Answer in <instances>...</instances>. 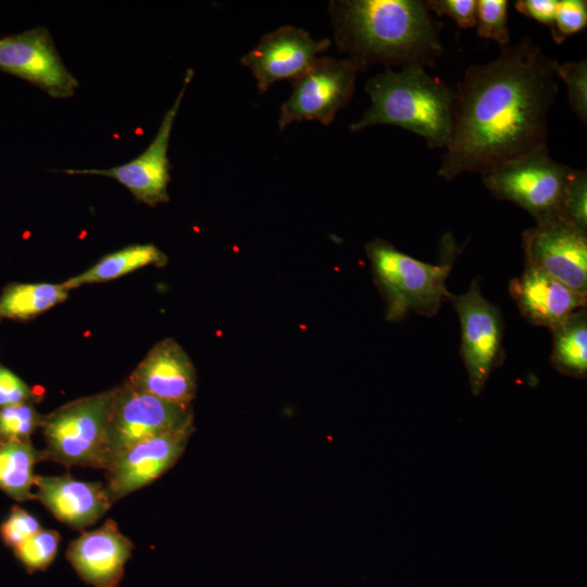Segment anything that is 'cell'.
<instances>
[{"label": "cell", "mask_w": 587, "mask_h": 587, "mask_svg": "<svg viewBox=\"0 0 587 587\" xmlns=\"http://www.w3.org/2000/svg\"><path fill=\"white\" fill-rule=\"evenodd\" d=\"M558 64L532 37H524L501 47L495 60L470 65L454 91L452 128L438 176H483L547 147Z\"/></svg>", "instance_id": "1"}, {"label": "cell", "mask_w": 587, "mask_h": 587, "mask_svg": "<svg viewBox=\"0 0 587 587\" xmlns=\"http://www.w3.org/2000/svg\"><path fill=\"white\" fill-rule=\"evenodd\" d=\"M330 13L338 47L360 71L375 63L425 68L444 53L442 25L425 1H335Z\"/></svg>", "instance_id": "2"}, {"label": "cell", "mask_w": 587, "mask_h": 587, "mask_svg": "<svg viewBox=\"0 0 587 587\" xmlns=\"http://www.w3.org/2000/svg\"><path fill=\"white\" fill-rule=\"evenodd\" d=\"M365 90L371 105L350 125L359 132L377 125H391L421 136L432 149H445L449 142L455 92L422 66L400 71L387 68L370 78Z\"/></svg>", "instance_id": "3"}, {"label": "cell", "mask_w": 587, "mask_h": 587, "mask_svg": "<svg viewBox=\"0 0 587 587\" xmlns=\"http://www.w3.org/2000/svg\"><path fill=\"white\" fill-rule=\"evenodd\" d=\"M459 248L449 239L448 253L439 264L420 261L384 239L365 245L373 278L386 301L387 321H399L408 313L432 317L451 292L446 287Z\"/></svg>", "instance_id": "4"}, {"label": "cell", "mask_w": 587, "mask_h": 587, "mask_svg": "<svg viewBox=\"0 0 587 587\" xmlns=\"http://www.w3.org/2000/svg\"><path fill=\"white\" fill-rule=\"evenodd\" d=\"M114 388L71 401L43 416L41 460L66 466L107 467L105 438Z\"/></svg>", "instance_id": "5"}, {"label": "cell", "mask_w": 587, "mask_h": 587, "mask_svg": "<svg viewBox=\"0 0 587 587\" xmlns=\"http://www.w3.org/2000/svg\"><path fill=\"white\" fill-rule=\"evenodd\" d=\"M572 171L554 161L545 147L503 164L482 179L495 198L513 202L540 222L561 215Z\"/></svg>", "instance_id": "6"}, {"label": "cell", "mask_w": 587, "mask_h": 587, "mask_svg": "<svg viewBox=\"0 0 587 587\" xmlns=\"http://www.w3.org/2000/svg\"><path fill=\"white\" fill-rule=\"evenodd\" d=\"M449 300L460 321V357L471 391L479 396L491 372L504 360L503 319L499 308L482 295L478 278L472 280L466 292L451 294Z\"/></svg>", "instance_id": "7"}, {"label": "cell", "mask_w": 587, "mask_h": 587, "mask_svg": "<svg viewBox=\"0 0 587 587\" xmlns=\"http://www.w3.org/2000/svg\"><path fill=\"white\" fill-rule=\"evenodd\" d=\"M193 425L190 405H182L133 389L114 388L107 427V467L125 449L159 434Z\"/></svg>", "instance_id": "8"}, {"label": "cell", "mask_w": 587, "mask_h": 587, "mask_svg": "<svg viewBox=\"0 0 587 587\" xmlns=\"http://www.w3.org/2000/svg\"><path fill=\"white\" fill-rule=\"evenodd\" d=\"M359 66L349 58H317L313 65L294 79L292 91L280 108L278 126L317 121L328 125L354 91Z\"/></svg>", "instance_id": "9"}, {"label": "cell", "mask_w": 587, "mask_h": 587, "mask_svg": "<svg viewBox=\"0 0 587 587\" xmlns=\"http://www.w3.org/2000/svg\"><path fill=\"white\" fill-rule=\"evenodd\" d=\"M525 266L587 295V232L558 216L522 234Z\"/></svg>", "instance_id": "10"}, {"label": "cell", "mask_w": 587, "mask_h": 587, "mask_svg": "<svg viewBox=\"0 0 587 587\" xmlns=\"http://www.w3.org/2000/svg\"><path fill=\"white\" fill-rule=\"evenodd\" d=\"M192 76V70H188L183 86L172 107L165 112L154 138L138 157L110 168L66 170L64 173L112 178L126 187L138 201L150 207L167 202V187L171 182V164L167 155L170 138L175 117Z\"/></svg>", "instance_id": "11"}, {"label": "cell", "mask_w": 587, "mask_h": 587, "mask_svg": "<svg viewBox=\"0 0 587 587\" xmlns=\"http://www.w3.org/2000/svg\"><path fill=\"white\" fill-rule=\"evenodd\" d=\"M0 71L27 80L55 99L73 97L78 87L45 26L0 38Z\"/></svg>", "instance_id": "12"}, {"label": "cell", "mask_w": 587, "mask_h": 587, "mask_svg": "<svg viewBox=\"0 0 587 587\" xmlns=\"http://www.w3.org/2000/svg\"><path fill=\"white\" fill-rule=\"evenodd\" d=\"M193 425L142 439L120 453L105 470L107 491L116 500L138 490L166 471L184 453Z\"/></svg>", "instance_id": "13"}, {"label": "cell", "mask_w": 587, "mask_h": 587, "mask_svg": "<svg viewBox=\"0 0 587 587\" xmlns=\"http://www.w3.org/2000/svg\"><path fill=\"white\" fill-rule=\"evenodd\" d=\"M329 45L326 38L315 40L304 29L286 25L263 36L240 61L253 74L259 91L264 92L277 80L302 75Z\"/></svg>", "instance_id": "14"}, {"label": "cell", "mask_w": 587, "mask_h": 587, "mask_svg": "<svg viewBox=\"0 0 587 587\" xmlns=\"http://www.w3.org/2000/svg\"><path fill=\"white\" fill-rule=\"evenodd\" d=\"M125 383L137 391L182 405H190L197 392L195 366L172 338L154 345Z\"/></svg>", "instance_id": "15"}, {"label": "cell", "mask_w": 587, "mask_h": 587, "mask_svg": "<svg viewBox=\"0 0 587 587\" xmlns=\"http://www.w3.org/2000/svg\"><path fill=\"white\" fill-rule=\"evenodd\" d=\"M133 549L134 544L120 532L116 523L108 520L101 527L71 541L66 559L87 585L117 587Z\"/></svg>", "instance_id": "16"}, {"label": "cell", "mask_w": 587, "mask_h": 587, "mask_svg": "<svg viewBox=\"0 0 587 587\" xmlns=\"http://www.w3.org/2000/svg\"><path fill=\"white\" fill-rule=\"evenodd\" d=\"M509 292L529 324L548 329L587 304L586 294L530 266H525L519 277L510 280Z\"/></svg>", "instance_id": "17"}, {"label": "cell", "mask_w": 587, "mask_h": 587, "mask_svg": "<svg viewBox=\"0 0 587 587\" xmlns=\"http://www.w3.org/2000/svg\"><path fill=\"white\" fill-rule=\"evenodd\" d=\"M34 499L62 523L83 529L102 517L113 503L105 486L63 476L36 475Z\"/></svg>", "instance_id": "18"}, {"label": "cell", "mask_w": 587, "mask_h": 587, "mask_svg": "<svg viewBox=\"0 0 587 587\" xmlns=\"http://www.w3.org/2000/svg\"><path fill=\"white\" fill-rule=\"evenodd\" d=\"M550 363L559 373L575 378L587 375V311L582 308L550 329Z\"/></svg>", "instance_id": "19"}, {"label": "cell", "mask_w": 587, "mask_h": 587, "mask_svg": "<svg viewBox=\"0 0 587 587\" xmlns=\"http://www.w3.org/2000/svg\"><path fill=\"white\" fill-rule=\"evenodd\" d=\"M166 261V255L154 245H132L103 257L93 266L62 285L71 290L86 284L108 282L150 264L162 266Z\"/></svg>", "instance_id": "20"}, {"label": "cell", "mask_w": 587, "mask_h": 587, "mask_svg": "<svg viewBox=\"0 0 587 587\" xmlns=\"http://www.w3.org/2000/svg\"><path fill=\"white\" fill-rule=\"evenodd\" d=\"M62 284H10L0 297V320H29L65 301Z\"/></svg>", "instance_id": "21"}, {"label": "cell", "mask_w": 587, "mask_h": 587, "mask_svg": "<svg viewBox=\"0 0 587 587\" xmlns=\"http://www.w3.org/2000/svg\"><path fill=\"white\" fill-rule=\"evenodd\" d=\"M40 451L30 441L0 442V488L16 501L34 499V466Z\"/></svg>", "instance_id": "22"}, {"label": "cell", "mask_w": 587, "mask_h": 587, "mask_svg": "<svg viewBox=\"0 0 587 587\" xmlns=\"http://www.w3.org/2000/svg\"><path fill=\"white\" fill-rule=\"evenodd\" d=\"M60 542V535L52 529H40L30 536L15 549V557L32 574L36 571H45L54 560Z\"/></svg>", "instance_id": "23"}, {"label": "cell", "mask_w": 587, "mask_h": 587, "mask_svg": "<svg viewBox=\"0 0 587 587\" xmlns=\"http://www.w3.org/2000/svg\"><path fill=\"white\" fill-rule=\"evenodd\" d=\"M42 419L32 403L0 408V442L30 441L33 433L41 426Z\"/></svg>", "instance_id": "24"}, {"label": "cell", "mask_w": 587, "mask_h": 587, "mask_svg": "<svg viewBox=\"0 0 587 587\" xmlns=\"http://www.w3.org/2000/svg\"><path fill=\"white\" fill-rule=\"evenodd\" d=\"M507 0H477L476 32L500 47L510 45Z\"/></svg>", "instance_id": "25"}, {"label": "cell", "mask_w": 587, "mask_h": 587, "mask_svg": "<svg viewBox=\"0 0 587 587\" xmlns=\"http://www.w3.org/2000/svg\"><path fill=\"white\" fill-rule=\"evenodd\" d=\"M557 76L566 85L572 111L586 124L587 121V60L569 61L558 64Z\"/></svg>", "instance_id": "26"}, {"label": "cell", "mask_w": 587, "mask_h": 587, "mask_svg": "<svg viewBox=\"0 0 587 587\" xmlns=\"http://www.w3.org/2000/svg\"><path fill=\"white\" fill-rule=\"evenodd\" d=\"M560 217L587 232V172L574 170L569 178Z\"/></svg>", "instance_id": "27"}, {"label": "cell", "mask_w": 587, "mask_h": 587, "mask_svg": "<svg viewBox=\"0 0 587 587\" xmlns=\"http://www.w3.org/2000/svg\"><path fill=\"white\" fill-rule=\"evenodd\" d=\"M587 24V2L585 0H558L554 21L550 27L557 43L585 28Z\"/></svg>", "instance_id": "28"}, {"label": "cell", "mask_w": 587, "mask_h": 587, "mask_svg": "<svg viewBox=\"0 0 587 587\" xmlns=\"http://www.w3.org/2000/svg\"><path fill=\"white\" fill-rule=\"evenodd\" d=\"M40 529V524L36 517L21 507L13 505L10 515L0 526V535L8 547L15 549Z\"/></svg>", "instance_id": "29"}, {"label": "cell", "mask_w": 587, "mask_h": 587, "mask_svg": "<svg viewBox=\"0 0 587 587\" xmlns=\"http://www.w3.org/2000/svg\"><path fill=\"white\" fill-rule=\"evenodd\" d=\"M430 13L452 18L460 28L476 25L477 0H428L425 1Z\"/></svg>", "instance_id": "30"}, {"label": "cell", "mask_w": 587, "mask_h": 587, "mask_svg": "<svg viewBox=\"0 0 587 587\" xmlns=\"http://www.w3.org/2000/svg\"><path fill=\"white\" fill-rule=\"evenodd\" d=\"M33 390L10 370L0 366V408L32 403Z\"/></svg>", "instance_id": "31"}, {"label": "cell", "mask_w": 587, "mask_h": 587, "mask_svg": "<svg viewBox=\"0 0 587 587\" xmlns=\"http://www.w3.org/2000/svg\"><path fill=\"white\" fill-rule=\"evenodd\" d=\"M558 0H519L515 9L524 16L541 24L552 26Z\"/></svg>", "instance_id": "32"}]
</instances>
